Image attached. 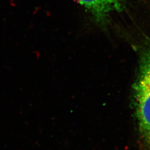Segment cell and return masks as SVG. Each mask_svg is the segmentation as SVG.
Listing matches in <instances>:
<instances>
[{
	"label": "cell",
	"instance_id": "cell-1",
	"mask_svg": "<svg viewBox=\"0 0 150 150\" xmlns=\"http://www.w3.org/2000/svg\"><path fill=\"white\" fill-rule=\"evenodd\" d=\"M134 95L139 132L145 144L150 149V48L144 50L141 55Z\"/></svg>",
	"mask_w": 150,
	"mask_h": 150
},
{
	"label": "cell",
	"instance_id": "cell-2",
	"mask_svg": "<svg viewBox=\"0 0 150 150\" xmlns=\"http://www.w3.org/2000/svg\"><path fill=\"white\" fill-rule=\"evenodd\" d=\"M97 22L104 24L109 17L123 9L126 0H77Z\"/></svg>",
	"mask_w": 150,
	"mask_h": 150
}]
</instances>
